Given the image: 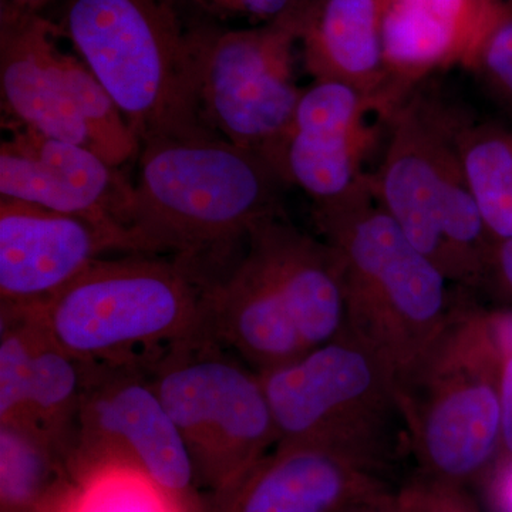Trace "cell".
I'll return each instance as SVG.
<instances>
[{"label":"cell","instance_id":"cell-1","mask_svg":"<svg viewBox=\"0 0 512 512\" xmlns=\"http://www.w3.org/2000/svg\"><path fill=\"white\" fill-rule=\"evenodd\" d=\"M137 163L130 222L136 254L175 256L218 278L249 231L282 212L285 185L266 161L201 123L147 138Z\"/></svg>","mask_w":512,"mask_h":512},{"label":"cell","instance_id":"cell-2","mask_svg":"<svg viewBox=\"0 0 512 512\" xmlns=\"http://www.w3.org/2000/svg\"><path fill=\"white\" fill-rule=\"evenodd\" d=\"M315 221L339 262L345 329L389 367L400 390L456 313L450 281L377 201L370 177Z\"/></svg>","mask_w":512,"mask_h":512},{"label":"cell","instance_id":"cell-3","mask_svg":"<svg viewBox=\"0 0 512 512\" xmlns=\"http://www.w3.org/2000/svg\"><path fill=\"white\" fill-rule=\"evenodd\" d=\"M214 281L175 256H104L32 309L57 345L77 359L143 365L180 343L210 336L207 295Z\"/></svg>","mask_w":512,"mask_h":512},{"label":"cell","instance_id":"cell-4","mask_svg":"<svg viewBox=\"0 0 512 512\" xmlns=\"http://www.w3.org/2000/svg\"><path fill=\"white\" fill-rule=\"evenodd\" d=\"M373 192L448 281L470 284L493 259L460 151L466 119L437 97L410 93L387 117Z\"/></svg>","mask_w":512,"mask_h":512},{"label":"cell","instance_id":"cell-5","mask_svg":"<svg viewBox=\"0 0 512 512\" xmlns=\"http://www.w3.org/2000/svg\"><path fill=\"white\" fill-rule=\"evenodd\" d=\"M55 25L110 94L140 144L200 123L190 29H184L174 0H64Z\"/></svg>","mask_w":512,"mask_h":512},{"label":"cell","instance_id":"cell-6","mask_svg":"<svg viewBox=\"0 0 512 512\" xmlns=\"http://www.w3.org/2000/svg\"><path fill=\"white\" fill-rule=\"evenodd\" d=\"M259 376L278 444H318L365 466L409 436L393 373L348 329Z\"/></svg>","mask_w":512,"mask_h":512},{"label":"cell","instance_id":"cell-7","mask_svg":"<svg viewBox=\"0 0 512 512\" xmlns=\"http://www.w3.org/2000/svg\"><path fill=\"white\" fill-rule=\"evenodd\" d=\"M210 336L143 363L183 437L204 495L220 494L278 444L261 376Z\"/></svg>","mask_w":512,"mask_h":512},{"label":"cell","instance_id":"cell-8","mask_svg":"<svg viewBox=\"0 0 512 512\" xmlns=\"http://www.w3.org/2000/svg\"><path fill=\"white\" fill-rule=\"evenodd\" d=\"M312 0L248 29H190L195 114L229 143L271 160L301 100L295 47Z\"/></svg>","mask_w":512,"mask_h":512},{"label":"cell","instance_id":"cell-9","mask_svg":"<svg viewBox=\"0 0 512 512\" xmlns=\"http://www.w3.org/2000/svg\"><path fill=\"white\" fill-rule=\"evenodd\" d=\"M501 366L484 315L456 311L429 357L400 387L407 434L446 480L476 473L501 439Z\"/></svg>","mask_w":512,"mask_h":512},{"label":"cell","instance_id":"cell-10","mask_svg":"<svg viewBox=\"0 0 512 512\" xmlns=\"http://www.w3.org/2000/svg\"><path fill=\"white\" fill-rule=\"evenodd\" d=\"M100 464L140 471L185 511L204 512L183 437L140 363L90 367L74 437V478Z\"/></svg>","mask_w":512,"mask_h":512},{"label":"cell","instance_id":"cell-11","mask_svg":"<svg viewBox=\"0 0 512 512\" xmlns=\"http://www.w3.org/2000/svg\"><path fill=\"white\" fill-rule=\"evenodd\" d=\"M0 197L84 218L119 237L127 254L134 184L90 148L2 119Z\"/></svg>","mask_w":512,"mask_h":512},{"label":"cell","instance_id":"cell-12","mask_svg":"<svg viewBox=\"0 0 512 512\" xmlns=\"http://www.w3.org/2000/svg\"><path fill=\"white\" fill-rule=\"evenodd\" d=\"M373 114L387 119L365 94L313 80L272 157V170L282 184L311 198L313 212L336 207L369 180L365 163L379 136Z\"/></svg>","mask_w":512,"mask_h":512},{"label":"cell","instance_id":"cell-13","mask_svg":"<svg viewBox=\"0 0 512 512\" xmlns=\"http://www.w3.org/2000/svg\"><path fill=\"white\" fill-rule=\"evenodd\" d=\"M116 252L123 241L93 222L0 197V306L43 305Z\"/></svg>","mask_w":512,"mask_h":512},{"label":"cell","instance_id":"cell-14","mask_svg":"<svg viewBox=\"0 0 512 512\" xmlns=\"http://www.w3.org/2000/svg\"><path fill=\"white\" fill-rule=\"evenodd\" d=\"M512 16L504 0H383V47L396 106L431 74L474 69L491 32Z\"/></svg>","mask_w":512,"mask_h":512},{"label":"cell","instance_id":"cell-15","mask_svg":"<svg viewBox=\"0 0 512 512\" xmlns=\"http://www.w3.org/2000/svg\"><path fill=\"white\" fill-rule=\"evenodd\" d=\"M208 335L261 373L308 352L285 293L258 241L244 249L207 295Z\"/></svg>","mask_w":512,"mask_h":512},{"label":"cell","instance_id":"cell-16","mask_svg":"<svg viewBox=\"0 0 512 512\" xmlns=\"http://www.w3.org/2000/svg\"><path fill=\"white\" fill-rule=\"evenodd\" d=\"M237 483L204 495V512H340L369 488L363 464L328 447L276 444Z\"/></svg>","mask_w":512,"mask_h":512},{"label":"cell","instance_id":"cell-17","mask_svg":"<svg viewBox=\"0 0 512 512\" xmlns=\"http://www.w3.org/2000/svg\"><path fill=\"white\" fill-rule=\"evenodd\" d=\"M56 37L59 33L52 20L2 8V119L92 150L86 127L57 69Z\"/></svg>","mask_w":512,"mask_h":512},{"label":"cell","instance_id":"cell-18","mask_svg":"<svg viewBox=\"0 0 512 512\" xmlns=\"http://www.w3.org/2000/svg\"><path fill=\"white\" fill-rule=\"evenodd\" d=\"M383 0H312L301 36L313 80L345 84L377 101L386 116L396 103L384 59Z\"/></svg>","mask_w":512,"mask_h":512},{"label":"cell","instance_id":"cell-19","mask_svg":"<svg viewBox=\"0 0 512 512\" xmlns=\"http://www.w3.org/2000/svg\"><path fill=\"white\" fill-rule=\"evenodd\" d=\"M249 235L268 256L308 349L342 333L346 326L342 275L328 242L296 228L282 212L256 224Z\"/></svg>","mask_w":512,"mask_h":512},{"label":"cell","instance_id":"cell-20","mask_svg":"<svg viewBox=\"0 0 512 512\" xmlns=\"http://www.w3.org/2000/svg\"><path fill=\"white\" fill-rule=\"evenodd\" d=\"M25 309L30 316L25 403L22 417L13 426L29 427L55 441L72 454L73 460L77 417L92 363L57 345L35 309Z\"/></svg>","mask_w":512,"mask_h":512},{"label":"cell","instance_id":"cell-21","mask_svg":"<svg viewBox=\"0 0 512 512\" xmlns=\"http://www.w3.org/2000/svg\"><path fill=\"white\" fill-rule=\"evenodd\" d=\"M72 454L25 426H0V512L60 507L72 493Z\"/></svg>","mask_w":512,"mask_h":512},{"label":"cell","instance_id":"cell-22","mask_svg":"<svg viewBox=\"0 0 512 512\" xmlns=\"http://www.w3.org/2000/svg\"><path fill=\"white\" fill-rule=\"evenodd\" d=\"M460 151L488 235L497 242L512 238V131L466 120Z\"/></svg>","mask_w":512,"mask_h":512},{"label":"cell","instance_id":"cell-23","mask_svg":"<svg viewBox=\"0 0 512 512\" xmlns=\"http://www.w3.org/2000/svg\"><path fill=\"white\" fill-rule=\"evenodd\" d=\"M66 512H187L163 488L133 468L100 464L77 478Z\"/></svg>","mask_w":512,"mask_h":512},{"label":"cell","instance_id":"cell-24","mask_svg":"<svg viewBox=\"0 0 512 512\" xmlns=\"http://www.w3.org/2000/svg\"><path fill=\"white\" fill-rule=\"evenodd\" d=\"M474 70L501 100L512 107V16L485 40Z\"/></svg>","mask_w":512,"mask_h":512},{"label":"cell","instance_id":"cell-25","mask_svg":"<svg viewBox=\"0 0 512 512\" xmlns=\"http://www.w3.org/2000/svg\"><path fill=\"white\" fill-rule=\"evenodd\" d=\"M205 15L220 20L249 19L265 23L278 18L296 0H190Z\"/></svg>","mask_w":512,"mask_h":512},{"label":"cell","instance_id":"cell-26","mask_svg":"<svg viewBox=\"0 0 512 512\" xmlns=\"http://www.w3.org/2000/svg\"><path fill=\"white\" fill-rule=\"evenodd\" d=\"M403 512H464L457 498L444 487L427 488L410 494Z\"/></svg>","mask_w":512,"mask_h":512},{"label":"cell","instance_id":"cell-27","mask_svg":"<svg viewBox=\"0 0 512 512\" xmlns=\"http://www.w3.org/2000/svg\"><path fill=\"white\" fill-rule=\"evenodd\" d=\"M488 335L501 360L512 357V311L484 315Z\"/></svg>","mask_w":512,"mask_h":512},{"label":"cell","instance_id":"cell-28","mask_svg":"<svg viewBox=\"0 0 512 512\" xmlns=\"http://www.w3.org/2000/svg\"><path fill=\"white\" fill-rule=\"evenodd\" d=\"M501 439L512 453V357L501 366L500 375Z\"/></svg>","mask_w":512,"mask_h":512},{"label":"cell","instance_id":"cell-29","mask_svg":"<svg viewBox=\"0 0 512 512\" xmlns=\"http://www.w3.org/2000/svg\"><path fill=\"white\" fill-rule=\"evenodd\" d=\"M493 259L500 269L505 284L512 291V238L497 242L493 251Z\"/></svg>","mask_w":512,"mask_h":512},{"label":"cell","instance_id":"cell-30","mask_svg":"<svg viewBox=\"0 0 512 512\" xmlns=\"http://www.w3.org/2000/svg\"><path fill=\"white\" fill-rule=\"evenodd\" d=\"M52 2L53 0H3L2 8L15 10V12L42 15L43 8Z\"/></svg>","mask_w":512,"mask_h":512},{"label":"cell","instance_id":"cell-31","mask_svg":"<svg viewBox=\"0 0 512 512\" xmlns=\"http://www.w3.org/2000/svg\"><path fill=\"white\" fill-rule=\"evenodd\" d=\"M503 501L508 512H512V470L505 477L503 484Z\"/></svg>","mask_w":512,"mask_h":512},{"label":"cell","instance_id":"cell-32","mask_svg":"<svg viewBox=\"0 0 512 512\" xmlns=\"http://www.w3.org/2000/svg\"><path fill=\"white\" fill-rule=\"evenodd\" d=\"M37 512H66V510H64V505H60V507L47 508V510Z\"/></svg>","mask_w":512,"mask_h":512},{"label":"cell","instance_id":"cell-33","mask_svg":"<svg viewBox=\"0 0 512 512\" xmlns=\"http://www.w3.org/2000/svg\"><path fill=\"white\" fill-rule=\"evenodd\" d=\"M504 2H507V3H508V5H510V6H511V8H512V0H504Z\"/></svg>","mask_w":512,"mask_h":512},{"label":"cell","instance_id":"cell-34","mask_svg":"<svg viewBox=\"0 0 512 512\" xmlns=\"http://www.w3.org/2000/svg\"><path fill=\"white\" fill-rule=\"evenodd\" d=\"M360 512H373V511H360Z\"/></svg>","mask_w":512,"mask_h":512}]
</instances>
